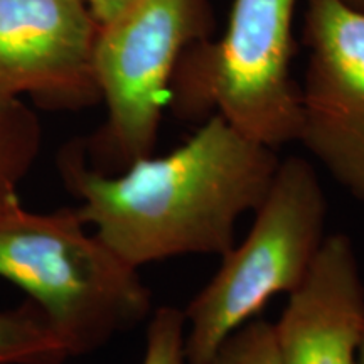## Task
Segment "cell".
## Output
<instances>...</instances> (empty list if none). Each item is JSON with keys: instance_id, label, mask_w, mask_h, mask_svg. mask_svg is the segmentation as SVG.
Masks as SVG:
<instances>
[{"instance_id": "1", "label": "cell", "mask_w": 364, "mask_h": 364, "mask_svg": "<svg viewBox=\"0 0 364 364\" xmlns=\"http://www.w3.org/2000/svg\"><path fill=\"white\" fill-rule=\"evenodd\" d=\"M280 159L215 113L184 144L107 174L81 149L59 157L90 230L135 268L188 255L225 257L241 218L263 201Z\"/></svg>"}, {"instance_id": "2", "label": "cell", "mask_w": 364, "mask_h": 364, "mask_svg": "<svg viewBox=\"0 0 364 364\" xmlns=\"http://www.w3.org/2000/svg\"><path fill=\"white\" fill-rule=\"evenodd\" d=\"M0 277L29 295L46 324L81 356L152 314L139 268L122 260L78 209L0 211Z\"/></svg>"}, {"instance_id": "3", "label": "cell", "mask_w": 364, "mask_h": 364, "mask_svg": "<svg viewBox=\"0 0 364 364\" xmlns=\"http://www.w3.org/2000/svg\"><path fill=\"white\" fill-rule=\"evenodd\" d=\"M326 220L314 164L295 156L280 161L247 238L220 258L213 279L182 311L188 364L208 359L273 297L302 285L327 238Z\"/></svg>"}, {"instance_id": "4", "label": "cell", "mask_w": 364, "mask_h": 364, "mask_svg": "<svg viewBox=\"0 0 364 364\" xmlns=\"http://www.w3.org/2000/svg\"><path fill=\"white\" fill-rule=\"evenodd\" d=\"M199 19L201 0H130L98 26L93 73L107 105L100 144L118 171L154 152L172 75Z\"/></svg>"}, {"instance_id": "5", "label": "cell", "mask_w": 364, "mask_h": 364, "mask_svg": "<svg viewBox=\"0 0 364 364\" xmlns=\"http://www.w3.org/2000/svg\"><path fill=\"white\" fill-rule=\"evenodd\" d=\"M297 0H233L220 43L204 58L189 100L218 110L248 139L279 149L297 142L300 90L290 75Z\"/></svg>"}, {"instance_id": "6", "label": "cell", "mask_w": 364, "mask_h": 364, "mask_svg": "<svg viewBox=\"0 0 364 364\" xmlns=\"http://www.w3.org/2000/svg\"><path fill=\"white\" fill-rule=\"evenodd\" d=\"M306 39L297 142L364 203V14L341 0H309Z\"/></svg>"}, {"instance_id": "7", "label": "cell", "mask_w": 364, "mask_h": 364, "mask_svg": "<svg viewBox=\"0 0 364 364\" xmlns=\"http://www.w3.org/2000/svg\"><path fill=\"white\" fill-rule=\"evenodd\" d=\"M97 33L83 0H0V95L68 108L100 98Z\"/></svg>"}, {"instance_id": "8", "label": "cell", "mask_w": 364, "mask_h": 364, "mask_svg": "<svg viewBox=\"0 0 364 364\" xmlns=\"http://www.w3.org/2000/svg\"><path fill=\"white\" fill-rule=\"evenodd\" d=\"M364 280L353 241L327 235L307 279L273 324L280 364H358Z\"/></svg>"}, {"instance_id": "9", "label": "cell", "mask_w": 364, "mask_h": 364, "mask_svg": "<svg viewBox=\"0 0 364 364\" xmlns=\"http://www.w3.org/2000/svg\"><path fill=\"white\" fill-rule=\"evenodd\" d=\"M43 145V127L22 98L0 95V211L21 201L19 188Z\"/></svg>"}, {"instance_id": "10", "label": "cell", "mask_w": 364, "mask_h": 364, "mask_svg": "<svg viewBox=\"0 0 364 364\" xmlns=\"http://www.w3.org/2000/svg\"><path fill=\"white\" fill-rule=\"evenodd\" d=\"M70 358L38 309L0 311V364H63Z\"/></svg>"}, {"instance_id": "11", "label": "cell", "mask_w": 364, "mask_h": 364, "mask_svg": "<svg viewBox=\"0 0 364 364\" xmlns=\"http://www.w3.org/2000/svg\"><path fill=\"white\" fill-rule=\"evenodd\" d=\"M191 364H280L273 324L253 318L235 331L208 359Z\"/></svg>"}, {"instance_id": "12", "label": "cell", "mask_w": 364, "mask_h": 364, "mask_svg": "<svg viewBox=\"0 0 364 364\" xmlns=\"http://www.w3.org/2000/svg\"><path fill=\"white\" fill-rule=\"evenodd\" d=\"M186 318L176 307H159L150 314L142 364H188Z\"/></svg>"}, {"instance_id": "13", "label": "cell", "mask_w": 364, "mask_h": 364, "mask_svg": "<svg viewBox=\"0 0 364 364\" xmlns=\"http://www.w3.org/2000/svg\"><path fill=\"white\" fill-rule=\"evenodd\" d=\"M83 2L97 24L103 26L115 19L118 14L129 6L130 0H83Z\"/></svg>"}, {"instance_id": "14", "label": "cell", "mask_w": 364, "mask_h": 364, "mask_svg": "<svg viewBox=\"0 0 364 364\" xmlns=\"http://www.w3.org/2000/svg\"><path fill=\"white\" fill-rule=\"evenodd\" d=\"M341 2L349 9H353V11L364 14V0H341Z\"/></svg>"}, {"instance_id": "15", "label": "cell", "mask_w": 364, "mask_h": 364, "mask_svg": "<svg viewBox=\"0 0 364 364\" xmlns=\"http://www.w3.org/2000/svg\"><path fill=\"white\" fill-rule=\"evenodd\" d=\"M358 364H364V331H363L361 343H359V349H358Z\"/></svg>"}]
</instances>
